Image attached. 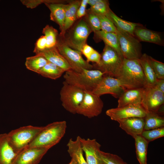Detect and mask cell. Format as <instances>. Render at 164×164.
Segmentation results:
<instances>
[{
    "label": "cell",
    "instance_id": "cell-1",
    "mask_svg": "<svg viewBox=\"0 0 164 164\" xmlns=\"http://www.w3.org/2000/svg\"><path fill=\"white\" fill-rule=\"evenodd\" d=\"M116 78L126 89L143 88L147 86L138 60L124 58L121 69Z\"/></svg>",
    "mask_w": 164,
    "mask_h": 164
},
{
    "label": "cell",
    "instance_id": "cell-2",
    "mask_svg": "<svg viewBox=\"0 0 164 164\" xmlns=\"http://www.w3.org/2000/svg\"><path fill=\"white\" fill-rule=\"evenodd\" d=\"M67 127L65 121L54 122L43 126L26 148L50 149L60 142L65 133Z\"/></svg>",
    "mask_w": 164,
    "mask_h": 164
},
{
    "label": "cell",
    "instance_id": "cell-3",
    "mask_svg": "<svg viewBox=\"0 0 164 164\" xmlns=\"http://www.w3.org/2000/svg\"><path fill=\"white\" fill-rule=\"evenodd\" d=\"M65 81L85 91H92L103 78L104 74L97 70L83 69L80 72L71 70L66 71Z\"/></svg>",
    "mask_w": 164,
    "mask_h": 164
},
{
    "label": "cell",
    "instance_id": "cell-4",
    "mask_svg": "<svg viewBox=\"0 0 164 164\" xmlns=\"http://www.w3.org/2000/svg\"><path fill=\"white\" fill-rule=\"evenodd\" d=\"M70 28L68 34L65 33L63 36L58 35V38L70 48L81 53L92 30L84 19H81Z\"/></svg>",
    "mask_w": 164,
    "mask_h": 164
},
{
    "label": "cell",
    "instance_id": "cell-5",
    "mask_svg": "<svg viewBox=\"0 0 164 164\" xmlns=\"http://www.w3.org/2000/svg\"><path fill=\"white\" fill-rule=\"evenodd\" d=\"M43 127L29 125L12 130L7 133L9 142L18 154L27 147Z\"/></svg>",
    "mask_w": 164,
    "mask_h": 164
},
{
    "label": "cell",
    "instance_id": "cell-6",
    "mask_svg": "<svg viewBox=\"0 0 164 164\" xmlns=\"http://www.w3.org/2000/svg\"><path fill=\"white\" fill-rule=\"evenodd\" d=\"M99 62L93 65L104 75L116 77L122 65L124 58L113 49L105 44Z\"/></svg>",
    "mask_w": 164,
    "mask_h": 164
},
{
    "label": "cell",
    "instance_id": "cell-7",
    "mask_svg": "<svg viewBox=\"0 0 164 164\" xmlns=\"http://www.w3.org/2000/svg\"><path fill=\"white\" fill-rule=\"evenodd\" d=\"M63 84L60 93L62 105L67 111L75 114L83 98L84 91L65 81Z\"/></svg>",
    "mask_w": 164,
    "mask_h": 164
},
{
    "label": "cell",
    "instance_id": "cell-8",
    "mask_svg": "<svg viewBox=\"0 0 164 164\" xmlns=\"http://www.w3.org/2000/svg\"><path fill=\"white\" fill-rule=\"evenodd\" d=\"M56 47L67 61L71 70L80 72L83 69L91 70L93 68V65L84 59L81 52L70 48L58 38Z\"/></svg>",
    "mask_w": 164,
    "mask_h": 164
},
{
    "label": "cell",
    "instance_id": "cell-9",
    "mask_svg": "<svg viewBox=\"0 0 164 164\" xmlns=\"http://www.w3.org/2000/svg\"><path fill=\"white\" fill-rule=\"evenodd\" d=\"M117 30L121 50L124 58L138 60L142 56L141 45L134 36Z\"/></svg>",
    "mask_w": 164,
    "mask_h": 164
},
{
    "label": "cell",
    "instance_id": "cell-10",
    "mask_svg": "<svg viewBox=\"0 0 164 164\" xmlns=\"http://www.w3.org/2000/svg\"><path fill=\"white\" fill-rule=\"evenodd\" d=\"M103 106L100 97L91 91H85L83 98L77 108L76 114L91 118L100 114Z\"/></svg>",
    "mask_w": 164,
    "mask_h": 164
},
{
    "label": "cell",
    "instance_id": "cell-11",
    "mask_svg": "<svg viewBox=\"0 0 164 164\" xmlns=\"http://www.w3.org/2000/svg\"><path fill=\"white\" fill-rule=\"evenodd\" d=\"M164 102V93L155 86L144 88L141 105L146 111L158 112Z\"/></svg>",
    "mask_w": 164,
    "mask_h": 164
},
{
    "label": "cell",
    "instance_id": "cell-12",
    "mask_svg": "<svg viewBox=\"0 0 164 164\" xmlns=\"http://www.w3.org/2000/svg\"><path fill=\"white\" fill-rule=\"evenodd\" d=\"M126 89L117 78L104 75L92 92L99 97L109 94L116 98H118Z\"/></svg>",
    "mask_w": 164,
    "mask_h": 164
},
{
    "label": "cell",
    "instance_id": "cell-13",
    "mask_svg": "<svg viewBox=\"0 0 164 164\" xmlns=\"http://www.w3.org/2000/svg\"><path fill=\"white\" fill-rule=\"evenodd\" d=\"M146 111L141 104H130L108 109L106 114L113 120H118L131 117L144 118Z\"/></svg>",
    "mask_w": 164,
    "mask_h": 164
},
{
    "label": "cell",
    "instance_id": "cell-14",
    "mask_svg": "<svg viewBox=\"0 0 164 164\" xmlns=\"http://www.w3.org/2000/svg\"><path fill=\"white\" fill-rule=\"evenodd\" d=\"M50 149L26 148L17 154L13 164H38Z\"/></svg>",
    "mask_w": 164,
    "mask_h": 164
},
{
    "label": "cell",
    "instance_id": "cell-15",
    "mask_svg": "<svg viewBox=\"0 0 164 164\" xmlns=\"http://www.w3.org/2000/svg\"><path fill=\"white\" fill-rule=\"evenodd\" d=\"M81 148L88 164H103L100 155L101 144L95 139H85L79 136Z\"/></svg>",
    "mask_w": 164,
    "mask_h": 164
},
{
    "label": "cell",
    "instance_id": "cell-16",
    "mask_svg": "<svg viewBox=\"0 0 164 164\" xmlns=\"http://www.w3.org/2000/svg\"><path fill=\"white\" fill-rule=\"evenodd\" d=\"M58 0H47L44 3L50 12V19L59 26L60 33L62 34L64 29L66 4Z\"/></svg>",
    "mask_w": 164,
    "mask_h": 164
},
{
    "label": "cell",
    "instance_id": "cell-17",
    "mask_svg": "<svg viewBox=\"0 0 164 164\" xmlns=\"http://www.w3.org/2000/svg\"><path fill=\"white\" fill-rule=\"evenodd\" d=\"M117 121L120 127L133 138L135 136L141 135L144 130V118L131 117L119 120Z\"/></svg>",
    "mask_w": 164,
    "mask_h": 164
},
{
    "label": "cell",
    "instance_id": "cell-18",
    "mask_svg": "<svg viewBox=\"0 0 164 164\" xmlns=\"http://www.w3.org/2000/svg\"><path fill=\"white\" fill-rule=\"evenodd\" d=\"M18 154L10 145L7 133L0 134V164H13Z\"/></svg>",
    "mask_w": 164,
    "mask_h": 164
},
{
    "label": "cell",
    "instance_id": "cell-19",
    "mask_svg": "<svg viewBox=\"0 0 164 164\" xmlns=\"http://www.w3.org/2000/svg\"><path fill=\"white\" fill-rule=\"evenodd\" d=\"M144 88L126 89L118 98L117 107L130 104H141Z\"/></svg>",
    "mask_w": 164,
    "mask_h": 164
},
{
    "label": "cell",
    "instance_id": "cell-20",
    "mask_svg": "<svg viewBox=\"0 0 164 164\" xmlns=\"http://www.w3.org/2000/svg\"><path fill=\"white\" fill-rule=\"evenodd\" d=\"M134 36L140 42L143 41L154 43L159 45L163 44L160 34L143 27H137L134 32Z\"/></svg>",
    "mask_w": 164,
    "mask_h": 164
},
{
    "label": "cell",
    "instance_id": "cell-21",
    "mask_svg": "<svg viewBox=\"0 0 164 164\" xmlns=\"http://www.w3.org/2000/svg\"><path fill=\"white\" fill-rule=\"evenodd\" d=\"M36 55L43 57L48 62L59 67L65 72L71 70L67 61L59 53L56 47L46 49Z\"/></svg>",
    "mask_w": 164,
    "mask_h": 164
},
{
    "label": "cell",
    "instance_id": "cell-22",
    "mask_svg": "<svg viewBox=\"0 0 164 164\" xmlns=\"http://www.w3.org/2000/svg\"><path fill=\"white\" fill-rule=\"evenodd\" d=\"M106 16L113 23L117 29L129 34L133 36L135 28L137 26H142L139 23L130 22L120 18L111 9Z\"/></svg>",
    "mask_w": 164,
    "mask_h": 164
},
{
    "label": "cell",
    "instance_id": "cell-23",
    "mask_svg": "<svg viewBox=\"0 0 164 164\" xmlns=\"http://www.w3.org/2000/svg\"><path fill=\"white\" fill-rule=\"evenodd\" d=\"M81 2L80 0H75L70 1L66 4L63 30L62 34L59 35V36H63L66 31L74 24L77 19V13Z\"/></svg>",
    "mask_w": 164,
    "mask_h": 164
},
{
    "label": "cell",
    "instance_id": "cell-24",
    "mask_svg": "<svg viewBox=\"0 0 164 164\" xmlns=\"http://www.w3.org/2000/svg\"><path fill=\"white\" fill-rule=\"evenodd\" d=\"M146 80L147 86H155L157 78L154 71L150 56L146 53L138 59Z\"/></svg>",
    "mask_w": 164,
    "mask_h": 164
},
{
    "label": "cell",
    "instance_id": "cell-25",
    "mask_svg": "<svg viewBox=\"0 0 164 164\" xmlns=\"http://www.w3.org/2000/svg\"><path fill=\"white\" fill-rule=\"evenodd\" d=\"M79 136H78L75 140L72 138L70 139L67 144V152L71 159H73L77 164H88L84 156Z\"/></svg>",
    "mask_w": 164,
    "mask_h": 164
},
{
    "label": "cell",
    "instance_id": "cell-26",
    "mask_svg": "<svg viewBox=\"0 0 164 164\" xmlns=\"http://www.w3.org/2000/svg\"><path fill=\"white\" fill-rule=\"evenodd\" d=\"M95 38L103 40L105 44L111 47L121 57L124 58L121 50L119 40L116 33L108 32L100 30L94 32Z\"/></svg>",
    "mask_w": 164,
    "mask_h": 164
},
{
    "label": "cell",
    "instance_id": "cell-27",
    "mask_svg": "<svg viewBox=\"0 0 164 164\" xmlns=\"http://www.w3.org/2000/svg\"><path fill=\"white\" fill-rule=\"evenodd\" d=\"M144 119V130H149L164 127V118L160 113L146 111Z\"/></svg>",
    "mask_w": 164,
    "mask_h": 164
},
{
    "label": "cell",
    "instance_id": "cell-28",
    "mask_svg": "<svg viewBox=\"0 0 164 164\" xmlns=\"http://www.w3.org/2000/svg\"><path fill=\"white\" fill-rule=\"evenodd\" d=\"M135 140L137 158L140 164H147V152L149 142L141 135L133 138Z\"/></svg>",
    "mask_w": 164,
    "mask_h": 164
},
{
    "label": "cell",
    "instance_id": "cell-29",
    "mask_svg": "<svg viewBox=\"0 0 164 164\" xmlns=\"http://www.w3.org/2000/svg\"><path fill=\"white\" fill-rule=\"evenodd\" d=\"M65 71L57 66L48 62L38 73L42 76L53 80L60 77Z\"/></svg>",
    "mask_w": 164,
    "mask_h": 164
},
{
    "label": "cell",
    "instance_id": "cell-30",
    "mask_svg": "<svg viewBox=\"0 0 164 164\" xmlns=\"http://www.w3.org/2000/svg\"><path fill=\"white\" fill-rule=\"evenodd\" d=\"M43 57L36 55L26 58L25 66L28 70L38 73L39 71L48 62Z\"/></svg>",
    "mask_w": 164,
    "mask_h": 164
},
{
    "label": "cell",
    "instance_id": "cell-31",
    "mask_svg": "<svg viewBox=\"0 0 164 164\" xmlns=\"http://www.w3.org/2000/svg\"><path fill=\"white\" fill-rule=\"evenodd\" d=\"M42 33L46 39V49L56 47L58 36L57 30L52 26L47 25L43 28Z\"/></svg>",
    "mask_w": 164,
    "mask_h": 164
},
{
    "label": "cell",
    "instance_id": "cell-32",
    "mask_svg": "<svg viewBox=\"0 0 164 164\" xmlns=\"http://www.w3.org/2000/svg\"><path fill=\"white\" fill-rule=\"evenodd\" d=\"M84 18L92 32H95L101 30V24L98 15L90 11L89 9L87 10Z\"/></svg>",
    "mask_w": 164,
    "mask_h": 164
},
{
    "label": "cell",
    "instance_id": "cell-33",
    "mask_svg": "<svg viewBox=\"0 0 164 164\" xmlns=\"http://www.w3.org/2000/svg\"><path fill=\"white\" fill-rule=\"evenodd\" d=\"M100 153L103 164H128L117 155L101 150Z\"/></svg>",
    "mask_w": 164,
    "mask_h": 164
},
{
    "label": "cell",
    "instance_id": "cell-34",
    "mask_svg": "<svg viewBox=\"0 0 164 164\" xmlns=\"http://www.w3.org/2000/svg\"><path fill=\"white\" fill-rule=\"evenodd\" d=\"M89 9L97 15H106L110 9L108 1L99 0L94 5Z\"/></svg>",
    "mask_w": 164,
    "mask_h": 164
},
{
    "label": "cell",
    "instance_id": "cell-35",
    "mask_svg": "<svg viewBox=\"0 0 164 164\" xmlns=\"http://www.w3.org/2000/svg\"><path fill=\"white\" fill-rule=\"evenodd\" d=\"M141 135L149 142L164 136V127L149 130H144Z\"/></svg>",
    "mask_w": 164,
    "mask_h": 164
},
{
    "label": "cell",
    "instance_id": "cell-36",
    "mask_svg": "<svg viewBox=\"0 0 164 164\" xmlns=\"http://www.w3.org/2000/svg\"><path fill=\"white\" fill-rule=\"evenodd\" d=\"M97 15L100 20L101 30L106 32L116 33V27L107 16L105 15Z\"/></svg>",
    "mask_w": 164,
    "mask_h": 164
},
{
    "label": "cell",
    "instance_id": "cell-37",
    "mask_svg": "<svg viewBox=\"0 0 164 164\" xmlns=\"http://www.w3.org/2000/svg\"><path fill=\"white\" fill-rule=\"evenodd\" d=\"M150 58L157 79H164V64L150 56Z\"/></svg>",
    "mask_w": 164,
    "mask_h": 164
},
{
    "label": "cell",
    "instance_id": "cell-38",
    "mask_svg": "<svg viewBox=\"0 0 164 164\" xmlns=\"http://www.w3.org/2000/svg\"><path fill=\"white\" fill-rule=\"evenodd\" d=\"M46 41L45 36H42L36 41L35 44L33 52L37 54L46 49Z\"/></svg>",
    "mask_w": 164,
    "mask_h": 164
},
{
    "label": "cell",
    "instance_id": "cell-39",
    "mask_svg": "<svg viewBox=\"0 0 164 164\" xmlns=\"http://www.w3.org/2000/svg\"><path fill=\"white\" fill-rule=\"evenodd\" d=\"M88 0H82L77 13V19H80L84 16L86 13V7L87 4Z\"/></svg>",
    "mask_w": 164,
    "mask_h": 164
},
{
    "label": "cell",
    "instance_id": "cell-40",
    "mask_svg": "<svg viewBox=\"0 0 164 164\" xmlns=\"http://www.w3.org/2000/svg\"><path fill=\"white\" fill-rule=\"evenodd\" d=\"M101 57V54L94 50L87 59L86 60L89 63L92 62L95 63V64H97L99 62Z\"/></svg>",
    "mask_w": 164,
    "mask_h": 164
},
{
    "label": "cell",
    "instance_id": "cell-41",
    "mask_svg": "<svg viewBox=\"0 0 164 164\" xmlns=\"http://www.w3.org/2000/svg\"><path fill=\"white\" fill-rule=\"evenodd\" d=\"M94 50L92 47L86 43L83 46L81 51V53L87 59Z\"/></svg>",
    "mask_w": 164,
    "mask_h": 164
},
{
    "label": "cell",
    "instance_id": "cell-42",
    "mask_svg": "<svg viewBox=\"0 0 164 164\" xmlns=\"http://www.w3.org/2000/svg\"><path fill=\"white\" fill-rule=\"evenodd\" d=\"M155 86L162 92L164 93V79H157Z\"/></svg>",
    "mask_w": 164,
    "mask_h": 164
},
{
    "label": "cell",
    "instance_id": "cell-43",
    "mask_svg": "<svg viewBox=\"0 0 164 164\" xmlns=\"http://www.w3.org/2000/svg\"><path fill=\"white\" fill-rule=\"evenodd\" d=\"M99 1V0H88L87 4L92 7L95 5Z\"/></svg>",
    "mask_w": 164,
    "mask_h": 164
},
{
    "label": "cell",
    "instance_id": "cell-44",
    "mask_svg": "<svg viewBox=\"0 0 164 164\" xmlns=\"http://www.w3.org/2000/svg\"><path fill=\"white\" fill-rule=\"evenodd\" d=\"M68 164H77L75 160L73 159H71L70 162Z\"/></svg>",
    "mask_w": 164,
    "mask_h": 164
}]
</instances>
